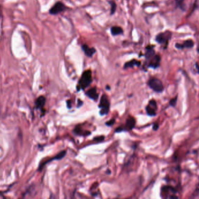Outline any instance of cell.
Returning <instances> with one entry per match:
<instances>
[{
  "label": "cell",
  "instance_id": "obj_1",
  "mask_svg": "<svg viewBox=\"0 0 199 199\" xmlns=\"http://www.w3.org/2000/svg\"><path fill=\"white\" fill-rule=\"evenodd\" d=\"M92 81H93V78H92L91 71L88 70L84 71L82 73L81 77L80 78L78 81L77 91H79L81 89L84 90L91 84Z\"/></svg>",
  "mask_w": 199,
  "mask_h": 199
},
{
  "label": "cell",
  "instance_id": "obj_2",
  "mask_svg": "<svg viewBox=\"0 0 199 199\" xmlns=\"http://www.w3.org/2000/svg\"><path fill=\"white\" fill-rule=\"evenodd\" d=\"M99 107L100 109V116L106 115L109 112L110 109V102L108 100L106 95L103 94L101 97L100 100Z\"/></svg>",
  "mask_w": 199,
  "mask_h": 199
},
{
  "label": "cell",
  "instance_id": "obj_3",
  "mask_svg": "<svg viewBox=\"0 0 199 199\" xmlns=\"http://www.w3.org/2000/svg\"><path fill=\"white\" fill-rule=\"evenodd\" d=\"M148 85L151 89L158 93H162L164 89L162 81L156 78H151L148 82Z\"/></svg>",
  "mask_w": 199,
  "mask_h": 199
},
{
  "label": "cell",
  "instance_id": "obj_4",
  "mask_svg": "<svg viewBox=\"0 0 199 199\" xmlns=\"http://www.w3.org/2000/svg\"><path fill=\"white\" fill-rule=\"evenodd\" d=\"M172 35V33L171 32L166 30L165 32L159 33L156 36L155 40L159 44H165V47H166L168 44L169 41L171 39Z\"/></svg>",
  "mask_w": 199,
  "mask_h": 199
},
{
  "label": "cell",
  "instance_id": "obj_5",
  "mask_svg": "<svg viewBox=\"0 0 199 199\" xmlns=\"http://www.w3.org/2000/svg\"><path fill=\"white\" fill-rule=\"evenodd\" d=\"M67 7L62 2L58 1L56 2L49 10V13L51 15H57L64 11Z\"/></svg>",
  "mask_w": 199,
  "mask_h": 199
},
{
  "label": "cell",
  "instance_id": "obj_6",
  "mask_svg": "<svg viewBox=\"0 0 199 199\" xmlns=\"http://www.w3.org/2000/svg\"><path fill=\"white\" fill-rule=\"evenodd\" d=\"M157 109V105L156 101L154 100H149L148 105L145 107V110L147 114L150 116H156V110Z\"/></svg>",
  "mask_w": 199,
  "mask_h": 199
},
{
  "label": "cell",
  "instance_id": "obj_7",
  "mask_svg": "<svg viewBox=\"0 0 199 199\" xmlns=\"http://www.w3.org/2000/svg\"><path fill=\"white\" fill-rule=\"evenodd\" d=\"M147 67L148 68H152L155 69L159 67L161 61V57L158 54H155L154 56L150 58L148 60Z\"/></svg>",
  "mask_w": 199,
  "mask_h": 199
},
{
  "label": "cell",
  "instance_id": "obj_8",
  "mask_svg": "<svg viewBox=\"0 0 199 199\" xmlns=\"http://www.w3.org/2000/svg\"><path fill=\"white\" fill-rule=\"evenodd\" d=\"M65 155H66V151H61L60 152H59V153L57 154V155H56V156L53 157L52 158H51L50 159L46 161L45 162L43 163L42 165H40V166H39V169L40 170L41 169H42V168H43V166H44L46 164H47V163H49V162H51V161H53V160H60V159H61L62 158H64Z\"/></svg>",
  "mask_w": 199,
  "mask_h": 199
},
{
  "label": "cell",
  "instance_id": "obj_9",
  "mask_svg": "<svg viewBox=\"0 0 199 199\" xmlns=\"http://www.w3.org/2000/svg\"><path fill=\"white\" fill-rule=\"evenodd\" d=\"M194 42L191 39H189L185 41L183 44L176 43L175 44V47L178 49H183L184 48H192L194 46Z\"/></svg>",
  "mask_w": 199,
  "mask_h": 199
},
{
  "label": "cell",
  "instance_id": "obj_10",
  "mask_svg": "<svg viewBox=\"0 0 199 199\" xmlns=\"http://www.w3.org/2000/svg\"><path fill=\"white\" fill-rule=\"evenodd\" d=\"M86 95L89 98L93 100H95V101L98 100V98H99V93H97V90L95 87L89 89L86 93Z\"/></svg>",
  "mask_w": 199,
  "mask_h": 199
},
{
  "label": "cell",
  "instance_id": "obj_11",
  "mask_svg": "<svg viewBox=\"0 0 199 199\" xmlns=\"http://www.w3.org/2000/svg\"><path fill=\"white\" fill-rule=\"evenodd\" d=\"M135 119L134 117L129 116L128 118L126 120V124H125V127L124 129L125 130H131L134 127L135 125Z\"/></svg>",
  "mask_w": 199,
  "mask_h": 199
},
{
  "label": "cell",
  "instance_id": "obj_12",
  "mask_svg": "<svg viewBox=\"0 0 199 199\" xmlns=\"http://www.w3.org/2000/svg\"><path fill=\"white\" fill-rule=\"evenodd\" d=\"M82 49L84 51V53L86 56L89 57H92L93 54L96 53V49L93 47H89L87 44H84L81 46Z\"/></svg>",
  "mask_w": 199,
  "mask_h": 199
},
{
  "label": "cell",
  "instance_id": "obj_13",
  "mask_svg": "<svg viewBox=\"0 0 199 199\" xmlns=\"http://www.w3.org/2000/svg\"><path fill=\"white\" fill-rule=\"evenodd\" d=\"M141 61L134 59V60H131L130 61L126 63L124 65L123 68H124V69H127L128 68H133L134 66L140 67L141 65Z\"/></svg>",
  "mask_w": 199,
  "mask_h": 199
},
{
  "label": "cell",
  "instance_id": "obj_14",
  "mask_svg": "<svg viewBox=\"0 0 199 199\" xmlns=\"http://www.w3.org/2000/svg\"><path fill=\"white\" fill-rule=\"evenodd\" d=\"M45 103H46V98L43 96H40L36 100V107L37 109H40L41 111H42V109L44 106Z\"/></svg>",
  "mask_w": 199,
  "mask_h": 199
},
{
  "label": "cell",
  "instance_id": "obj_15",
  "mask_svg": "<svg viewBox=\"0 0 199 199\" xmlns=\"http://www.w3.org/2000/svg\"><path fill=\"white\" fill-rule=\"evenodd\" d=\"M74 132L77 135H81V136H87L91 134V131L88 130H84L80 127L79 126H77L75 128H74Z\"/></svg>",
  "mask_w": 199,
  "mask_h": 199
},
{
  "label": "cell",
  "instance_id": "obj_16",
  "mask_svg": "<svg viewBox=\"0 0 199 199\" xmlns=\"http://www.w3.org/2000/svg\"><path fill=\"white\" fill-rule=\"evenodd\" d=\"M155 54V50L152 46H148L146 47V51L145 54V57L146 60H148L150 58L154 56Z\"/></svg>",
  "mask_w": 199,
  "mask_h": 199
},
{
  "label": "cell",
  "instance_id": "obj_17",
  "mask_svg": "<svg viewBox=\"0 0 199 199\" xmlns=\"http://www.w3.org/2000/svg\"><path fill=\"white\" fill-rule=\"evenodd\" d=\"M111 33L113 36H117L121 35L123 32V30L120 26H114L111 28Z\"/></svg>",
  "mask_w": 199,
  "mask_h": 199
},
{
  "label": "cell",
  "instance_id": "obj_18",
  "mask_svg": "<svg viewBox=\"0 0 199 199\" xmlns=\"http://www.w3.org/2000/svg\"><path fill=\"white\" fill-rule=\"evenodd\" d=\"M108 2L110 4L111 6V9H110V15H113L114 14L116 10V4L113 1H108Z\"/></svg>",
  "mask_w": 199,
  "mask_h": 199
},
{
  "label": "cell",
  "instance_id": "obj_19",
  "mask_svg": "<svg viewBox=\"0 0 199 199\" xmlns=\"http://www.w3.org/2000/svg\"><path fill=\"white\" fill-rule=\"evenodd\" d=\"M176 3V5L178 7L182 8V9H185L183 7L185 6L183 5V2H184V0H175Z\"/></svg>",
  "mask_w": 199,
  "mask_h": 199
},
{
  "label": "cell",
  "instance_id": "obj_20",
  "mask_svg": "<svg viewBox=\"0 0 199 199\" xmlns=\"http://www.w3.org/2000/svg\"><path fill=\"white\" fill-rule=\"evenodd\" d=\"M177 100H178V96H177L171 100L169 101L170 106L172 107L175 106L176 105V103H177Z\"/></svg>",
  "mask_w": 199,
  "mask_h": 199
},
{
  "label": "cell",
  "instance_id": "obj_21",
  "mask_svg": "<svg viewBox=\"0 0 199 199\" xmlns=\"http://www.w3.org/2000/svg\"><path fill=\"white\" fill-rule=\"evenodd\" d=\"M105 140V137L103 135H100L96 137L93 138V140L96 141V142H100L101 141H103Z\"/></svg>",
  "mask_w": 199,
  "mask_h": 199
},
{
  "label": "cell",
  "instance_id": "obj_22",
  "mask_svg": "<svg viewBox=\"0 0 199 199\" xmlns=\"http://www.w3.org/2000/svg\"><path fill=\"white\" fill-rule=\"evenodd\" d=\"M114 122H115V119H111V120H110L109 121H106L105 123V124L107 126H112L113 125Z\"/></svg>",
  "mask_w": 199,
  "mask_h": 199
},
{
  "label": "cell",
  "instance_id": "obj_23",
  "mask_svg": "<svg viewBox=\"0 0 199 199\" xmlns=\"http://www.w3.org/2000/svg\"><path fill=\"white\" fill-rule=\"evenodd\" d=\"M124 130H125L124 127H122V126H119V127H117V128H116V130H115V132H116V133H120V132L123 131H124Z\"/></svg>",
  "mask_w": 199,
  "mask_h": 199
},
{
  "label": "cell",
  "instance_id": "obj_24",
  "mask_svg": "<svg viewBox=\"0 0 199 199\" xmlns=\"http://www.w3.org/2000/svg\"><path fill=\"white\" fill-rule=\"evenodd\" d=\"M159 128V124L158 123H154L153 124V126H152V128L154 131H156Z\"/></svg>",
  "mask_w": 199,
  "mask_h": 199
},
{
  "label": "cell",
  "instance_id": "obj_25",
  "mask_svg": "<svg viewBox=\"0 0 199 199\" xmlns=\"http://www.w3.org/2000/svg\"><path fill=\"white\" fill-rule=\"evenodd\" d=\"M82 105H83V102L80 100H78L77 107H79L81 106Z\"/></svg>",
  "mask_w": 199,
  "mask_h": 199
},
{
  "label": "cell",
  "instance_id": "obj_26",
  "mask_svg": "<svg viewBox=\"0 0 199 199\" xmlns=\"http://www.w3.org/2000/svg\"><path fill=\"white\" fill-rule=\"evenodd\" d=\"M71 102L70 100H67V107L68 108H71Z\"/></svg>",
  "mask_w": 199,
  "mask_h": 199
},
{
  "label": "cell",
  "instance_id": "obj_27",
  "mask_svg": "<svg viewBox=\"0 0 199 199\" xmlns=\"http://www.w3.org/2000/svg\"><path fill=\"white\" fill-rule=\"evenodd\" d=\"M106 89H108V90H110V88L109 86H107L106 87Z\"/></svg>",
  "mask_w": 199,
  "mask_h": 199
}]
</instances>
